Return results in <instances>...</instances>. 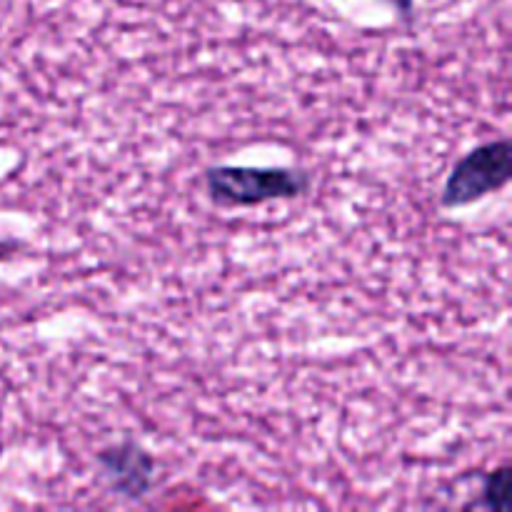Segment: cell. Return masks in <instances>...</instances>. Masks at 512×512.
Listing matches in <instances>:
<instances>
[{"instance_id": "obj_5", "label": "cell", "mask_w": 512, "mask_h": 512, "mask_svg": "<svg viewBox=\"0 0 512 512\" xmlns=\"http://www.w3.org/2000/svg\"><path fill=\"white\" fill-rule=\"evenodd\" d=\"M390 3H393L395 8L400 10V13H403V15H408L410 10H413V3H415V0H390Z\"/></svg>"}, {"instance_id": "obj_3", "label": "cell", "mask_w": 512, "mask_h": 512, "mask_svg": "<svg viewBox=\"0 0 512 512\" xmlns=\"http://www.w3.org/2000/svg\"><path fill=\"white\" fill-rule=\"evenodd\" d=\"M98 468L108 488L120 498L138 500L153 490L155 460L138 443L110 445L98 453Z\"/></svg>"}, {"instance_id": "obj_1", "label": "cell", "mask_w": 512, "mask_h": 512, "mask_svg": "<svg viewBox=\"0 0 512 512\" xmlns=\"http://www.w3.org/2000/svg\"><path fill=\"white\" fill-rule=\"evenodd\" d=\"M308 188L310 175L298 168L215 165L205 170L208 198L220 208H255L270 200L300 198Z\"/></svg>"}, {"instance_id": "obj_4", "label": "cell", "mask_w": 512, "mask_h": 512, "mask_svg": "<svg viewBox=\"0 0 512 512\" xmlns=\"http://www.w3.org/2000/svg\"><path fill=\"white\" fill-rule=\"evenodd\" d=\"M483 503L493 510H508L510 505V468L493 470L483 483Z\"/></svg>"}, {"instance_id": "obj_2", "label": "cell", "mask_w": 512, "mask_h": 512, "mask_svg": "<svg viewBox=\"0 0 512 512\" xmlns=\"http://www.w3.org/2000/svg\"><path fill=\"white\" fill-rule=\"evenodd\" d=\"M510 173L512 160L508 140H490V143L478 145L468 155H463L450 170L440 203L448 210L478 203L485 195L503 190L508 185Z\"/></svg>"}]
</instances>
